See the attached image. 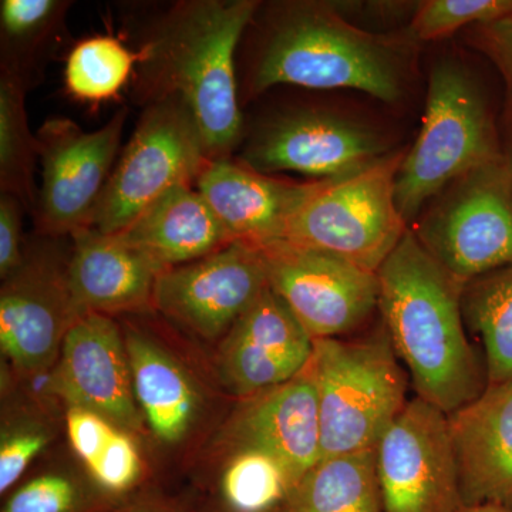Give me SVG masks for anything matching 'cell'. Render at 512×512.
<instances>
[{"instance_id":"obj_1","label":"cell","mask_w":512,"mask_h":512,"mask_svg":"<svg viewBox=\"0 0 512 512\" xmlns=\"http://www.w3.org/2000/svg\"><path fill=\"white\" fill-rule=\"evenodd\" d=\"M261 3L181 0L148 23L134 72V99L183 101L212 160L231 158L244 138L237 55Z\"/></svg>"},{"instance_id":"obj_2","label":"cell","mask_w":512,"mask_h":512,"mask_svg":"<svg viewBox=\"0 0 512 512\" xmlns=\"http://www.w3.org/2000/svg\"><path fill=\"white\" fill-rule=\"evenodd\" d=\"M377 278V309L416 397L447 416L477 399L487 376L466 332V284L443 268L410 229Z\"/></svg>"},{"instance_id":"obj_3","label":"cell","mask_w":512,"mask_h":512,"mask_svg":"<svg viewBox=\"0 0 512 512\" xmlns=\"http://www.w3.org/2000/svg\"><path fill=\"white\" fill-rule=\"evenodd\" d=\"M406 42L366 32L328 3H276L258 25L239 99L275 86L353 89L394 103L406 82Z\"/></svg>"},{"instance_id":"obj_4","label":"cell","mask_w":512,"mask_h":512,"mask_svg":"<svg viewBox=\"0 0 512 512\" xmlns=\"http://www.w3.org/2000/svg\"><path fill=\"white\" fill-rule=\"evenodd\" d=\"M305 372L318 396L320 458L375 450L409 402L384 328L369 338L313 340Z\"/></svg>"},{"instance_id":"obj_5","label":"cell","mask_w":512,"mask_h":512,"mask_svg":"<svg viewBox=\"0 0 512 512\" xmlns=\"http://www.w3.org/2000/svg\"><path fill=\"white\" fill-rule=\"evenodd\" d=\"M503 156L480 87L463 64L440 60L430 73L419 136L396 177L406 224L454 181Z\"/></svg>"},{"instance_id":"obj_6","label":"cell","mask_w":512,"mask_h":512,"mask_svg":"<svg viewBox=\"0 0 512 512\" xmlns=\"http://www.w3.org/2000/svg\"><path fill=\"white\" fill-rule=\"evenodd\" d=\"M404 154L389 153L356 173L319 181L284 241L329 252L377 274L409 231L396 202Z\"/></svg>"},{"instance_id":"obj_7","label":"cell","mask_w":512,"mask_h":512,"mask_svg":"<svg viewBox=\"0 0 512 512\" xmlns=\"http://www.w3.org/2000/svg\"><path fill=\"white\" fill-rule=\"evenodd\" d=\"M210 161L200 128L183 101L148 104L111 171L92 228L119 234L167 192L197 184Z\"/></svg>"},{"instance_id":"obj_8","label":"cell","mask_w":512,"mask_h":512,"mask_svg":"<svg viewBox=\"0 0 512 512\" xmlns=\"http://www.w3.org/2000/svg\"><path fill=\"white\" fill-rule=\"evenodd\" d=\"M413 232L463 284L512 265V157L454 181Z\"/></svg>"},{"instance_id":"obj_9","label":"cell","mask_w":512,"mask_h":512,"mask_svg":"<svg viewBox=\"0 0 512 512\" xmlns=\"http://www.w3.org/2000/svg\"><path fill=\"white\" fill-rule=\"evenodd\" d=\"M127 113V109L117 111L94 131H84L69 119H50L39 128L42 187L33 217L40 235L72 237L92 228L119 153Z\"/></svg>"},{"instance_id":"obj_10","label":"cell","mask_w":512,"mask_h":512,"mask_svg":"<svg viewBox=\"0 0 512 512\" xmlns=\"http://www.w3.org/2000/svg\"><path fill=\"white\" fill-rule=\"evenodd\" d=\"M242 141L241 163L259 173L291 171L312 181L345 177L387 154L372 128L320 107L279 111Z\"/></svg>"},{"instance_id":"obj_11","label":"cell","mask_w":512,"mask_h":512,"mask_svg":"<svg viewBox=\"0 0 512 512\" xmlns=\"http://www.w3.org/2000/svg\"><path fill=\"white\" fill-rule=\"evenodd\" d=\"M269 286L313 340L338 339L359 328L379 306L376 272L288 241L259 247Z\"/></svg>"},{"instance_id":"obj_12","label":"cell","mask_w":512,"mask_h":512,"mask_svg":"<svg viewBox=\"0 0 512 512\" xmlns=\"http://www.w3.org/2000/svg\"><path fill=\"white\" fill-rule=\"evenodd\" d=\"M384 512H458L460 480L447 414L407 402L375 448Z\"/></svg>"},{"instance_id":"obj_13","label":"cell","mask_w":512,"mask_h":512,"mask_svg":"<svg viewBox=\"0 0 512 512\" xmlns=\"http://www.w3.org/2000/svg\"><path fill=\"white\" fill-rule=\"evenodd\" d=\"M268 285L261 249L235 241L161 272L153 305L195 335L214 340L229 332Z\"/></svg>"},{"instance_id":"obj_14","label":"cell","mask_w":512,"mask_h":512,"mask_svg":"<svg viewBox=\"0 0 512 512\" xmlns=\"http://www.w3.org/2000/svg\"><path fill=\"white\" fill-rule=\"evenodd\" d=\"M25 248L22 265L3 279L0 346L25 372L45 370L60 356L64 336L77 318L62 262L52 242Z\"/></svg>"},{"instance_id":"obj_15","label":"cell","mask_w":512,"mask_h":512,"mask_svg":"<svg viewBox=\"0 0 512 512\" xmlns=\"http://www.w3.org/2000/svg\"><path fill=\"white\" fill-rule=\"evenodd\" d=\"M52 389L70 407L99 414L121 430L141 427L126 339L107 315L84 313L74 319L64 336Z\"/></svg>"},{"instance_id":"obj_16","label":"cell","mask_w":512,"mask_h":512,"mask_svg":"<svg viewBox=\"0 0 512 512\" xmlns=\"http://www.w3.org/2000/svg\"><path fill=\"white\" fill-rule=\"evenodd\" d=\"M313 339L289 306L266 286L222 343L220 372L241 396L286 383L308 365Z\"/></svg>"},{"instance_id":"obj_17","label":"cell","mask_w":512,"mask_h":512,"mask_svg":"<svg viewBox=\"0 0 512 512\" xmlns=\"http://www.w3.org/2000/svg\"><path fill=\"white\" fill-rule=\"evenodd\" d=\"M318 184L282 180L225 158L210 161L195 185L232 241L259 248L284 241L293 217Z\"/></svg>"},{"instance_id":"obj_18","label":"cell","mask_w":512,"mask_h":512,"mask_svg":"<svg viewBox=\"0 0 512 512\" xmlns=\"http://www.w3.org/2000/svg\"><path fill=\"white\" fill-rule=\"evenodd\" d=\"M447 419L463 505L512 510V380L488 384Z\"/></svg>"},{"instance_id":"obj_19","label":"cell","mask_w":512,"mask_h":512,"mask_svg":"<svg viewBox=\"0 0 512 512\" xmlns=\"http://www.w3.org/2000/svg\"><path fill=\"white\" fill-rule=\"evenodd\" d=\"M67 284L77 316L134 312L153 303L163 266L120 234L94 228L72 235Z\"/></svg>"},{"instance_id":"obj_20","label":"cell","mask_w":512,"mask_h":512,"mask_svg":"<svg viewBox=\"0 0 512 512\" xmlns=\"http://www.w3.org/2000/svg\"><path fill=\"white\" fill-rule=\"evenodd\" d=\"M238 448H255L282 464L293 487L322 456L316 389L305 369L286 383L254 394L232 427Z\"/></svg>"},{"instance_id":"obj_21","label":"cell","mask_w":512,"mask_h":512,"mask_svg":"<svg viewBox=\"0 0 512 512\" xmlns=\"http://www.w3.org/2000/svg\"><path fill=\"white\" fill-rule=\"evenodd\" d=\"M119 234L164 269L198 261L235 242L192 185L167 192Z\"/></svg>"},{"instance_id":"obj_22","label":"cell","mask_w":512,"mask_h":512,"mask_svg":"<svg viewBox=\"0 0 512 512\" xmlns=\"http://www.w3.org/2000/svg\"><path fill=\"white\" fill-rule=\"evenodd\" d=\"M126 348L134 396L157 439L175 444L197 419L200 396L187 372L144 333L128 329Z\"/></svg>"},{"instance_id":"obj_23","label":"cell","mask_w":512,"mask_h":512,"mask_svg":"<svg viewBox=\"0 0 512 512\" xmlns=\"http://www.w3.org/2000/svg\"><path fill=\"white\" fill-rule=\"evenodd\" d=\"M284 512H384L375 450L320 458L292 488Z\"/></svg>"},{"instance_id":"obj_24","label":"cell","mask_w":512,"mask_h":512,"mask_svg":"<svg viewBox=\"0 0 512 512\" xmlns=\"http://www.w3.org/2000/svg\"><path fill=\"white\" fill-rule=\"evenodd\" d=\"M463 316L480 342L487 386L512 380V265L468 282Z\"/></svg>"},{"instance_id":"obj_25","label":"cell","mask_w":512,"mask_h":512,"mask_svg":"<svg viewBox=\"0 0 512 512\" xmlns=\"http://www.w3.org/2000/svg\"><path fill=\"white\" fill-rule=\"evenodd\" d=\"M67 434L74 453L101 490L123 494L141 476V458L127 431L89 410L70 407Z\"/></svg>"},{"instance_id":"obj_26","label":"cell","mask_w":512,"mask_h":512,"mask_svg":"<svg viewBox=\"0 0 512 512\" xmlns=\"http://www.w3.org/2000/svg\"><path fill=\"white\" fill-rule=\"evenodd\" d=\"M72 2L64 0H2L0 40L2 72L29 90L39 59L62 28Z\"/></svg>"},{"instance_id":"obj_27","label":"cell","mask_w":512,"mask_h":512,"mask_svg":"<svg viewBox=\"0 0 512 512\" xmlns=\"http://www.w3.org/2000/svg\"><path fill=\"white\" fill-rule=\"evenodd\" d=\"M28 89L16 77L0 76V188L3 194L18 198L26 211L35 215L36 158L39 141L30 131L25 96Z\"/></svg>"},{"instance_id":"obj_28","label":"cell","mask_w":512,"mask_h":512,"mask_svg":"<svg viewBox=\"0 0 512 512\" xmlns=\"http://www.w3.org/2000/svg\"><path fill=\"white\" fill-rule=\"evenodd\" d=\"M138 63V53L113 36H94L73 47L64 69L74 99L100 103L119 96Z\"/></svg>"},{"instance_id":"obj_29","label":"cell","mask_w":512,"mask_h":512,"mask_svg":"<svg viewBox=\"0 0 512 512\" xmlns=\"http://www.w3.org/2000/svg\"><path fill=\"white\" fill-rule=\"evenodd\" d=\"M293 488L282 464L255 448H238L225 467L221 490L232 512H269L285 504Z\"/></svg>"},{"instance_id":"obj_30","label":"cell","mask_w":512,"mask_h":512,"mask_svg":"<svg viewBox=\"0 0 512 512\" xmlns=\"http://www.w3.org/2000/svg\"><path fill=\"white\" fill-rule=\"evenodd\" d=\"M512 0H427L410 23L414 40H439L464 26L483 25L511 15Z\"/></svg>"},{"instance_id":"obj_31","label":"cell","mask_w":512,"mask_h":512,"mask_svg":"<svg viewBox=\"0 0 512 512\" xmlns=\"http://www.w3.org/2000/svg\"><path fill=\"white\" fill-rule=\"evenodd\" d=\"M82 488L63 474H46L20 487L2 512H80Z\"/></svg>"},{"instance_id":"obj_32","label":"cell","mask_w":512,"mask_h":512,"mask_svg":"<svg viewBox=\"0 0 512 512\" xmlns=\"http://www.w3.org/2000/svg\"><path fill=\"white\" fill-rule=\"evenodd\" d=\"M471 45L497 67L505 86L504 121L512 128V13L470 28Z\"/></svg>"},{"instance_id":"obj_33","label":"cell","mask_w":512,"mask_h":512,"mask_svg":"<svg viewBox=\"0 0 512 512\" xmlns=\"http://www.w3.org/2000/svg\"><path fill=\"white\" fill-rule=\"evenodd\" d=\"M49 443L45 431L23 427L2 437L0 446V493L5 494L22 477L33 458Z\"/></svg>"},{"instance_id":"obj_34","label":"cell","mask_w":512,"mask_h":512,"mask_svg":"<svg viewBox=\"0 0 512 512\" xmlns=\"http://www.w3.org/2000/svg\"><path fill=\"white\" fill-rule=\"evenodd\" d=\"M25 205L10 194L0 195V276L8 278L22 265L25 247L22 222Z\"/></svg>"},{"instance_id":"obj_35","label":"cell","mask_w":512,"mask_h":512,"mask_svg":"<svg viewBox=\"0 0 512 512\" xmlns=\"http://www.w3.org/2000/svg\"><path fill=\"white\" fill-rule=\"evenodd\" d=\"M113 512H181L171 501L157 495H141Z\"/></svg>"},{"instance_id":"obj_36","label":"cell","mask_w":512,"mask_h":512,"mask_svg":"<svg viewBox=\"0 0 512 512\" xmlns=\"http://www.w3.org/2000/svg\"><path fill=\"white\" fill-rule=\"evenodd\" d=\"M458 512H512L510 508L501 507L497 504H474L461 505Z\"/></svg>"}]
</instances>
